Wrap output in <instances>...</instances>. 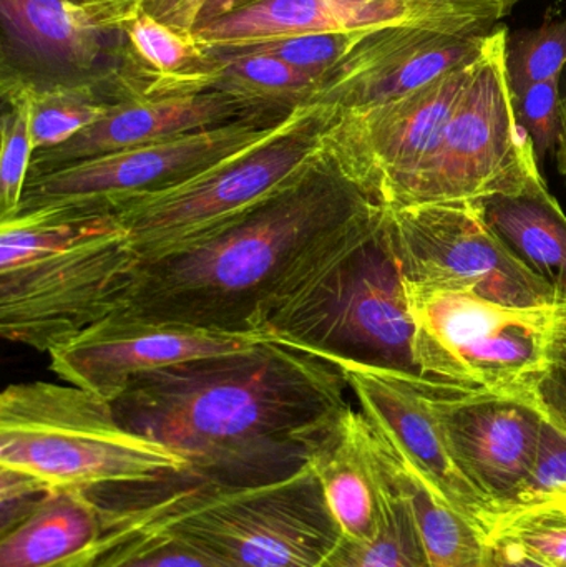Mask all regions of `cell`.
Segmentation results:
<instances>
[{
    "instance_id": "1",
    "label": "cell",
    "mask_w": 566,
    "mask_h": 567,
    "mask_svg": "<svg viewBox=\"0 0 566 567\" xmlns=\"http://www.w3.org/2000/svg\"><path fill=\"white\" fill-rule=\"evenodd\" d=\"M344 373L272 340L145 373L112 403L126 429L188 463L183 478L278 482L308 466L351 405Z\"/></svg>"
},
{
    "instance_id": "2",
    "label": "cell",
    "mask_w": 566,
    "mask_h": 567,
    "mask_svg": "<svg viewBox=\"0 0 566 567\" xmlns=\"http://www.w3.org/2000/svg\"><path fill=\"white\" fill-rule=\"evenodd\" d=\"M378 205L325 143L305 175L238 221L140 262L115 313L259 339L292 287Z\"/></svg>"
},
{
    "instance_id": "3",
    "label": "cell",
    "mask_w": 566,
    "mask_h": 567,
    "mask_svg": "<svg viewBox=\"0 0 566 567\" xmlns=\"http://www.w3.org/2000/svg\"><path fill=\"white\" fill-rule=\"evenodd\" d=\"M105 533L90 556L150 535H175L208 549L233 567H319L341 539L311 468L253 486L198 480L105 492ZM93 495V493H92Z\"/></svg>"
},
{
    "instance_id": "4",
    "label": "cell",
    "mask_w": 566,
    "mask_h": 567,
    "mask_svg": "<svg viewBox=\"0 0 566 567\" xmlns=\"http://www.w3.org/2000/svg\"><path fill=\"white\" fill-rule=\"evenodd\" d=\"M412 336L391 208L378 205L292 287L259 339L331 363L356 362L418 373Z\"/></svg>"
},
{
    "instance_id": "5",
    "label": "cell",
    "mask_w": 566,
    "mask_h": 567,
    "mask_svg": "<svg viewBox=\"0 0 566 567\" xmlns=\"http://www.w3.org/2000/svg\"><path fill=\"white\" fill-rule=\"evenodd\" d=\"M113 216L0 221V332L49 353L115 313L138 268Z\"/></svg>"
},
{
    "instance_id": "6",
    "label": "cell",
    "mask_w": 566,
    "mask_h": 567,
    "mask_svg": "<svg viewBox=\"0 0 566 567\" xmlns=\"http://www.w3.org/2000/svg\"><path fill=\"white\" fill-rule=\"evenodd\" d=\"M0 468L49 489L122 492L162 485L188 463L133 430L110 402L73 385L13 383L0 396Z\"/></svg>"
},
{
    "instance_id": "7",
    "label": "cell",
    "mask_w": 566,
    "mask_h": 567,
    "mask_svg": "<svg viewBox=\"0 0 566 567\" xmlns=\"http://www.w3.org/2000/svg\"><path fill=\"white\" fill-rule=\"evenodd\" d=\"M335 110L299 109L268 136L193 178L116 206L110 216L128 235L140 262L183 251L288 188L325 150Z\"/></svg>"
},
{
    "instance_id": "8",
    "label": "cell",
    "mask_w": 566,
    "mask_h": 567,
    "mask_svg": "<svg viewBox=\"0 0 566 567\" xmlns=\"http://www.w3.org/2000/svg\"><path fill=\"white\" fill-rule=\"evenodd\" d=\"M143 0H0V86L92 90L110 105L152 99L126 27Z\"/></svg>"
},
{
    "instance_id": "9",
    "label": "cell",
    "mask_w": 566,
    "mask_h": 567,
    "mask_svg": "<svg viewBox=\"0 0 566 567\" xmlns=\"http://www.w3.org/2000/svg\"><path fill=\"white\" fill-rule=\"evenodd\" d=\"M404 287L415 370L462 392H527L566 320V303L505 306L462 290Z\"/></svg>"
},
{
    "instance_id": "10",
    "label": "cell",
    "mask_w": 566,
    "mask_h": 567,
    "mask_svg": "<svg viewBox=\"0 0 566 567\" xmlns=\"http://www.w3.org/2000/svg\"><path fill=\"white\" fill-rule=\"evenodd\" d=\"M507 27L485 39L471 82L424 162L394 189L388 208L485 202L542 178L528 133L518 123L507 72Z\"/></svg>"
},
{
    "instance_id": "11",
    "label": "cell",
    "mask_w": 566,
    "mask_h": 567,
    "mask_svg": "<svg viewBox=\"0 0 566 567\" xmlns=\"http://www.w3.org/2000/svg\"><path fill=\"white\" fill-rule=\"evenodd\" d=\"M281 123L266 116H248L218 128L95 156L30 176L16 216L42 221L110 216L122 203L165 192L193 178L265 138Z\"/></svg>"
},
{
    "instance_id": "12",
    "label": "cell",
    "mask_w": 566,
    "mask_h": 567,
    "mask_svg": "<svg viewBox=\"0 0 566 567\" xmlns=\"http://www.w3.org/2000/svg\"><path fill=\"white\" fill-rule=\"evenodd\" d=\"M391 226L405 284L462 290L505 306L566 303L505 245L481 202L391 208Z\"/></svg>"
},
{
    "instance_id": "13",
    "label": "cell",
    "mask_w": 566,
    "mask_h": 567,
    "mask_svg": "<svg viewBox=\"0 0 566 567\" xmlns=\"http://www.w3.org/2000/svg\"><path fill=\"white\" fill-rule=\"evenodd\" d=\"M477 56L389 102L335 110L326 148L366 195L388 206L394 189L424 162L461 102Z\"/></svg>"
},
{
    "instance_id": "14",
    "label": "cell",
    "mask_w": 566,
    "mask_h": 567,
    "mask_svg": "<svg viewBox=\"0 0 566 567\" xmlns=\"http://www.w3.org/2000/svg\"><path fill=\"white\" fill-rule=\"evenodd\" d=\"M421 383L459 468L501 515L534 468L544 413L527 392H462L424 377Z\"/></svg>"
},
{
    "instance_id": "15",
    "label": "cell",
    "mask_w": 566,
    "mask_h": 567,
    "mask_svg": "<svg viewBox=\"0 0 566 567\" xmlns=\"http://www.w3.org/2000/svg\"><path fill=\"white\" fill-rule=\"evenodd\" d=\"M258 340L112 313L49 352L50 370L69 385L113 403L145 373L239 352Z\"/></svg>"
},
{
    "instance_id": "16",
    "label": "cell",
    "mask_w": 566,
    "mask_h": 567,
    "mask_svg": "<svg viewBox=\"0 0 566 567\" xmlns=\"http://www.w3.org/2000/svg\"><path fill=\"white\" fill-rule=\"evenodd\" d=\"M362 415L431 478L487 538L495 509L465 478L449 449L441 422L422 389L421 375L356 362H336Z\"/></svg>"
},
{
    "instance_id": "17",
    "label": "cell",
    "mask_w": 566,
    "mask_h": 567,
    "mask_svg": "<svg viewBox=\"0 0 566 567\" xmlns=\"http://www.w3.org/2000/svg\"><path fill=\"white\" fill-rule=\"evenodd\" d=\"M485 39L414 25L369 30L328 73L315 105L344 112L398 99L475 59Z\"/></svg>"
},
{
    "instance_id": "18",
    "label": "cell",
    "mask_w": 566,
    "mask_h": 567,
    "mask_svg": "<svg viewBox=\"0 0 566 567\" xmlns=\"http://www.w3.org/2000/svg\"><path fill=\"white\" fill-rule=\"evenodd\" d=\"M248 116L263 115H256L245 102L219 90L119 103L63 145L37 152L29 178L95 156L218 128Z\"/></svg>"
},
{
    "instance_id": "19",
    "label": "cell",
    "mask_w": 566,
    "mask_h": 567,
    "mask_svg": "<svg viewBox=\"0 0 566 567\" xmlns=\"http://www.w3.org/2000/svg\"><path fill=\"white\" fill-rule=\"evenodd\" d=\"M341 535L371 539L389 492L381 439L361 410L349 409L308 463Z\"/></svg>"
},
{
    "instance_id": "20",
    "label": "cell",
    "mask_w": 566,
    "mask_h": 567,
    "mask_svg": "<svg viewBox=\"0 0 566 567\" xmlns=\"http://www.w3.org/2000/svg\"><path fill=\"white\" fill-rule=\"evenodd\" d=\"M105 533V508L83 489H52L0 529V567H85Z\"/></svg>"
},
{
    "instance_id": "21",
    "label": "cell",
    "mask_w": 566,
    "mask_h": 567,
    "mask_svg": "<svg viewBox=\"0 0 566 567\" xmlns=\"http://www.w3.org/2000/svg\"><path fill=\"white\" fill-rule=\"evenodd\" d=\"M481 203L505 245L566 302V215L544 178Z\"/></svg>"
},
{
    "instance_id": "22",
    "label": "cell",
    "mask_w": 566,
    "mask_h": 567,
    "mask_svg": "<svg viewBox=\"0 0 566 567\" xmlns=\"http://www.w3.org/2000/svg\"><path fill=\"white\" fill-rule=\"evenodd\" d=\"M379 436L389 480L411 505L431 567H485L487 543L481 528L414 463L381 433Z\"/></svg>"
},
{
    "instance_id": "23",
    "label": "cell",
    "mask_w": 566,
    "mask_h": 567,
    "mask_svg": "<svg viewBox=\"0 0 566 567\" xmlns=\"http://www.w3.org/2000/svg\"><path fill=\"white\" fill-rule=\"evenodd\" d=\"M130 47L152 82V96L193 95L216 90L222 62L193 35L145 10L126 27Z\"/></svg>"
},
{
    "instance_id": "24",
    "label": "cell",
    "mask_w": 566,
    "mask_h": 567,
    "mask_svg": "<svg viewBox=\"0 0 566 567\" xmlns=\"http://www.w3.org/2000/svg\"><path fill=\"white\" fill-rule=\"evenodd\" d=\"M212 52L222 62L216 90L241 100L256 115L282 122L299 109L315 105L322 86L321 76L302 72L272 56Z\"/></svg>"
},
{
    "instance_id": "25",
    "label": "cell",
    "mask_w": 566,
    "mask_h": 567,
    "mask_svg": "<svg viewBox=\"0 0 566 567\" xmlns=\"http://www.w3.org/2000/svg\"><path fill=\"white\" fill-rule=\"evenodd\" d=\"M388 482L378 533L371 539L341 536L319 567H431L411 505L389 476Z\"/></svg>"
},
{
    "instance_id": "26",
    "label": "cell",
    "mask_w": 566,
    "mask_h": 567,
    "mask_svg": "<svg viewBox=\"0 0 566 567\" xmlns=\"http://www.w3.org/2000/svg\"><path fill=\"white\" fill-rule=\"evenodd\" d=\"M25 92L30 102V132L35 153L63 145L102 120L113 106L92 90Z\"/></svg>"
},
{
    "instance_id": "27",
    "label": "cell",
    "mask_w": 566,
    "mask_h": 567,
    "mask_svg": "<svg viewBox=\"0 0 566 567\" xmlns=\"http://www.w3.org/2000/svg\"><path fill=\"white\" fill-rule=\"evenodd\" d=\"M2 93V148H0V221L13 218L22 205L33 150L30 102L25 90L0 86Z\"/></svg>"
},
{
    "instance_id": "28",
    "label": "cell",
    "mask_w": 566,
    "mask_h": 567,
    "mask_svg": "<svg viewBox=\"0 0 566 567\" xmlns=\"http://www.w3.org/2000/svg\"><path fill=\"white\" fill-rule=\"evenodd\" d=\"M368 32L369 30L351 33H305V35L275 37V39L205 47L223 53H261V55L281 60L302 72L321 76L325 82L328 73Z\"/></svg>"
},
{
    "instance_id": "29",
    "label": "cell",
    "mask_w": 566,
    "mask_h": 567,
    "mask_svg": "<svg viewBox=\"0 0 566 567\" xmlns=\"http://www.w3.org/2000/svg\"><path fill=\"white\" fill-rule=\"evenodd\" d=\"M565 70L566 16L548 17L535 29L508 35L507 72L512 92L564 79Z\"/></svg>"
},
{
    "instance_id": "30",
    "label": "cell",
    "mask_w": 566,
    "mask_h": 567,
    "mask_svg": "<svg viewBox=\"0 0 566 567\" xmlns=\"http://www.w3.org/2000/svg\"><path fill=\"white\" fill-rule=\"evenodd\" d=\"M86 567H233L175 535H150L116 546Z\"/></svg>"
},
{
    "instance_id": "31",
    "label": "cell",
    "mask_w": 566,
    "mask_h": 567,
    "mask_svg": "<svg viewBox=\"0 0 566 567\" xmlns=\"http://www.w3.org/2000/svg\"><path fill=\"white\" fill-rule=\"evenodd\" d=\"M517 543L528 556L547 567H566V522L554 513L518 509L495 518L487 539Z\"/></svg>"
},
{
    "instance_id": "32",
    "label": "cell",
    "mask_w": 566,
    "mask_h": 567,
    "mask_svg": "<svg viewBox=\"0 0 566 567\" xmlns=\"http://www.w3.org/2000/svg\"><path fill=\"white\" fill-rule=\"evenodd\" d=\"M514 93V92H512ZM562 79L534 83L514 93L515 113L522 128L528 133L538 163L555 152L560 130Z\"/></svg>"
},
{
    "instance_id": "33",
    "label": "cell",
    "mask_w": 566,
    "mask_h": 567,
    "mask_svg": "<svg viewBox=\"0 0 566 567\" xmlns=\"http://www.w3.org/2000/svg\"><path fill=\"white\" fill-rule=\"evenodd\" d=\"M562 486H566V433L545 419L541 445H538L531 476L514 505L505 512H511V509L524 505L528 499L554 492Z\"/></svg>"
},
{
    "instance_id": "34",
    "label": "cell",
    "mask_w": 566,
    "mask_h": 567,
    "mask_svg": "<svg viewBox=\"0 0 566 567\" xmlns=\"http://www.w3.org/2000/svg\"><path fill=\"white\" fill-rule=\"evenodd\" d=\"M548 422L566 433V320L555 336L547 369L527 389Z\"/></svg>"
},
{
    "instance_id": "35",
    "label": "cell",
    "mask_w": 566,
    "mask_h": 567,
    "mask_svg": "<svg viewBox=\"0 0 566 567\" xmlns=\"http://www.w3.org/2000/svg\"><path fill=\"white\" fill-rule=\"evenodd\" d=\"M208 0H143V10L185 35H193Z\"/></svg>"
},
{
    "instance_id": "36",
    "label": "cell",
    "mask_w": 566,
    "mask_h": 567,
    "mask_svg": "<svg viewBox=\"0 0 566 567\" xmlns=\"http://www.w3.org/2000/svg\"><path fill=\"white\" fill-rule=\"evenodd\" d=\"M485 567H547L528 556L517 543L505 538L487 539Z\"/></svg>"
},
{
    "instance_id": "37",
    "label": "cell",
    "mask_w": 566,
    "mask_h": 567,
    "mask_svg": "<svg viewBox=\"0 0 566 567\" xmlns=\"http://www.w3.org/2000/svg\"><path fill=\"white\" fill-rule=\"evenodd\" d=\"M518 509L554 513V515L560 516L566 522V486L554 489V492L544 493L541 496H535V498L528 499L524 505L517 506V508L511 509V512H518Z\"/></svg>"
},
{
    "instance_id": "38",
    "label": "cell",
    "mask_w": 566,
    "mask_h": 567,
    "mask_svg": "<svg viewBox=\"0 0 566 567\" xmlns=\"http://www.w3.org/2000/svg\"><path fill=\"white\" fill-rule=\"evenodd\" d=\"M259 2H263V0H208L205 7H203L202 13H199L196 29L203 25V23L222 19V17L229 16V13L236 12V10L246 9V7L256 6Z\"/></svg>"
},
{
    "instance_id": "39",
    "label": "cell",
    "mask_w": 566,
    "mask_h": 567,
    "mask_svg": "<svg viewBox=\"0 0 566 567\" xmlns=\"http://www.w3.org/2000/svg\"><path fill=\"white\" fill-rule=\"evenodd\" d=\"M555 155H557L558 172L564 176L566 183V82L565 92H562L560 99V130H558Z\"/></svg>"
},
{
    "instance_id": "40",
    "label": "cell",
    "mask_w": 566,
    "mask_h": 567,
    "mask_svg": "<svg viewBox=\"0 0 566 567\" xmlns=\"http://www.w3.org/2000/svg\"><path fill=\"white\" fill-rule=\"evenodd\" d=\"M497 2L504 3L505 7H508V9L514 10L515 7H517L518 3L524 2V0H497Z\"/></svg>"
}]
</instances>
